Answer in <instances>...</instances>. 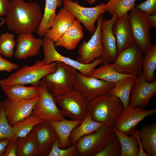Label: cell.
Wrapping results in <instances>:
<instances>
[{
    "label": "cell",
    "instance_id": "obj_17",
    "mask_svg": "<svg viewBox=\"0 0 156 156\" xmlns=\"http://www.w3.org/2000/svg\"><path fill=\"white\" fill-rule=\"evenodd\" d=\"M116 17L113 16L109 20H103L101 25V42L103 52L102 63L114 62L118 55L116 39L113 32V24Z\"/></svg>",
    "mask_w": 156,
    "mask_h": 156
},
{
    "label": "cell",
    "instance_id": "obj_39",
    "mask_svg": "<svg viewBox=\"0 0 156 156\" xmlns=\"http://www.w3.org/2000/svg\"><path fill=\"white\" fill-rule=\"evenodd\" d=\"M134 7L148 15L156 14V0H146Z\"/></svg>",
    "mask_w": 156,
    "mask_h": 156
},
{
    "label": "cell",
    "instance_id": "obj_11",
    "mask_svg": "<svg viewBox=\"0 0 156 156\" xmlns=\"http://www.w3.org/2000/svg\"><path fill=\"white\" fill-rule=\"evenodd\" d=\"M105 5L101 3L94 7H86L81 5L76 1L64 0L63 2V7L72 13L91 34L95 31V23L97 19L105 12Z\"/></svg>",
    "mask_w": 156,
    "mask_h": 156
},
{
    "label": "cell",
    "instance_id": "obj_21",
    "mask_svg": "<svg viewBox=\"0 0 156 156\" xmlns=\"http://www.w3.org/2000/svg\"><path fill=\"white\" fill-rule=\"evenodd\" d=\"M75 20L72 13L63 7L61 8L45 36L54 42H57L71 27Z\"/></svg>",
    "mask_w": 156,
    "mask_h": 156
},
{
    "label": "cell",
    "instance_id": "obj_37",
    "mask_svg": "<svg viewBox=\"0 0 156 156\" xmlns=\"http://www.w3.org/2000/svg\"><path fill=\"white\" fill-rule=\"evenodd\" d=\"M121 147L116 136L111 140L106 146L94 156H120Z\"/></svg>",
    "mask_w": 156,
    "mask_h": 156
},
{
    "label": "cell",
    "instance_id": "obj_41",
    "mask_svg": "<svg viewBox=\"0 0 156 156\" xmlns=\"http://www.w3.org/2000/svg\"><path fill=\"white\" fill-rule=\"evenodd\" d=\"M15 137L10 140L6 146L3 156H17L16 153V144Z\"/></svg>",
    "mask_w": 156,
    "mask_h": 156
},
{
    "label": "cell",
    "instance_id": "obj_13",
    "mask_svg": "<svg viewBox=\"0 0 156 156\" xmlns=\"http://www.w3.org/2000/svg\"><path fill=\"white\" fill-rule=\"evenodd\" d=\"M103 15H101L97 20L95 32L89 41H83L79 46L77 60L86 64L93 62L97 58H101L103 52L101 42V25Z\"/></svg>",
    "mask_w": 156,
    "mask_h": 156
},
{
    "label": "cell",
    "instance_id": "obj_8",
    "mask_svg": "<svg viewBox=\"0 0 156 156\" xmlns=\"http://www.w3.org/2000/svg\"><path fill=\"white\" fill-rule=\"evenodd\" d=\"M40 98L35 105L32 114L49 122L60 121L65 118L62 110L57 107L54 97L42 79L38 84Z\"/></svg>",
    "mask_w": 156,
    "mask_h": 156
},
{
    "label": "cell",
    "instance_id": "obj_31",
    "mask_svg": "<svg viewBox=\"0 0 156 156\" xmlns=\"http://www.w3.org/2000/svg\"><path fill=\"white\" fill-rule=\"evenodd\" d=\"M112 128L120 143V156H137L139 148L135 138L132 135L128 136L118 131L114 126Z\"/></svg>",
    "mask_w": 156,
    "mask_h": 156
},
{
    "label": "cell",
    "instance_id": "obj_27",
    "mask_svg": "<svg viewBox=\"0 0 156 156\" xmlns=\"http://www.w3.org/2000/svg\"><path fill=\"white\" fill-rule=\"evenodd\" d=\"M103 125V123L93 120L87 114L80 124L72 131L69 138L71 145H75L80 138L97 131Z\"/></svg>",
    "mask_w": 156,
    "mask_h": 156
},
{
    "label": "cell",
    "instance_id": "obj_2",
    "mask_svg": "<svg viewBox=\"0 0 156 156\" xmlns=\"http://www.w3.org/2000/svg\"><path fill=\"white\" fill-rule=\"evenodd\" d=\"M123 110L120 99L107 93L89 101L86 113L93 120L112 127Z\"/></svg>",
    "mask_w": 156,
    "mask_h": 156
},
{
    "label": "cell",
    "instance_id": "obj_14",
    "mask_svg": "<svg viewBox=\"0 0 156 156\" xmlns=\"http://www.w3.org/2000/svg\"><path fill=\"white\" fill-rule=\"evenodd\" d=\"M156 113L155 109H148L129 105L121 113L114 127L118 131L128 135H130L140 122Z\"/></svg>",
    "mask_w": 156,
    "mask_h": 156
},
{
    "label": "cell",
    "instance_id": "obj_47",
    "mask_svg": "<svg viewBox=\"0 0 156 156\" xmlns=\"http://www.w3.org/2000/svg\"><path fill=\"white\" fill-rule=\"evenodd\" d=\"M5 23V20L4 18H2L0 22V27Z\"/></svg>",
    "mask_w": 156,
    "mask_h": 156
},
{
    "label": "cell",
    "instance_id": "obj_7",
    "mask_svg": "<svg viewBox=\"0 0 156 156\" xmlns=\"http://www.w3.org/2000/svg\"><path fill=\"white\" fill-rule=\"evenodd\" d=\"M54 99L61 107L64 116L72 120H82L87 114L88 101L82 93L74 88Z\"/></svg>",
    "mask_w": 156,
    "mask_h": 156
},
{
    "label": "cell",
    "instance_id": "obj_4",
    "mask_svg": "<svg viewBox=\"0 0 156 156\" xmlns=\"http://www.w3.org/2000/svg\"><path fill=\"white\" fill-rule=\"evenodd\" d=\"M77 72L73 67L57 62L55 71L45 75L42 79L50 93L55 97L73 88L75 75Z\"/></svg>",
    "mask_w": 156,
    "mask_h": 156
},
{
    "label": "cell",
    "instance_id": "obj_9",
    "mask_svg": "<svg viewBox=\"0 0 156 156\" xmlns=\"http://www.w3.org/2000/svg\"><path fill=\"white\" fill-rule=\"evenodd\" d=\"M42 47L43 48L44 57L42 61L47 64L57 62H63L76 69L83 75L89 76L92 70L99 64L102 63L101 58H97L93 62L86 64H82L77 60L60 54L56 50L54 42L49 38L43 37Z\"/></svg>",
    "mask_w": 156,
    "mask_h": 156
},
{
    "label": "cell",
    "instance_id": "obj_12",
    "mask_svg": "<svg viewBox=\"0 0 156 156\" xmlns=\"http://www.w3.org/2000/svg\"><path fill=\"white\" fill-rule=\"evenodd\" d=\"M115 84L116 83L85 76L77 72L75 75L73 88L82 93L88 101L95 97L107 93Z\"/></svg>",
    "mask_w": 156,
    "mask_h": 156
},
{
    "label": "cell",
    "instance_id": "obj_30",
    "mask_svg": "<svg viewBox=\"0 0 156 156\" xmlns=\"http://www.w3.org/2000/svg\"><path fill=\"white\" fill-rule=\"evenodd\" d=\"M17 156H37L35 133L33 129L24 137L16 140Z\"/></svg>",
    "mask_w": 156,
    "mask_h": 156
},
{
    "label": "cell",
    "instance_id": "obj_26",
    "mask_svg": "<svg viewBox=\"0 0 156 156\" xmlns=\"http://www.w3.org/2000/svg\"><path fill=\"white\" fill-rule=\"evenodd\" d=\"M139 134L144 150L149 156H156V123L144 125Z\"/></svg>",
    "mask_w": 156,
    "mask_h": 156
},
{
    "label": "cell",
    "instance_id": "obj_6",
    "mask_svg": "<svg viewBox=\"0 0 156 156\" xmlns=\"http://www.w3.org/2000/svg\"><path fill=\"white\" fill-rule=\"evenodd\" d=\"M131 34L134 44L145 54L151 48V27L147 20V15L134 7L128 13Z\"/></svg>",
    "mask_w": 156,
    "mask_h": 156
},
{
    "label": "cell",
    "instance_id": "obj_42",
    "mask_svg": "<svg viewBox=\"0 0 156 156\" xmlns=\"http://www.w3.org/2000/svg\"><path fill=\"white\" fill-rule=\"evenodd\" d=\"M130 135L134 136L137 140L139 148V151L137 156H149V155L142 148L141 141L139 137V130L138 129H135L131 134Z\"/></svg>",
    "mask_w": 156,
    "mask_h": 156
},
{
    "label": "cell",
    "instance_id": "obj_22",
    "mask_svg": "<svg viewBox=\"0 0 156 156\" xmlns=\"http://www.w3.org/2000/svg\"><path fill=\"white\" fill-rule=\"evenodd\" d=\"M82 120H68L65 118L57 121L49 122L56 132L59 140V146L64 149L70 146V135L74 129L79 125Z\"/></svg>",
    "mask_w": 156,
    "mask_h": 156
},
{
    "label": "cell",
    "instance_id": "obj_34",
    "mask_svg": "<svg viewBox=\"0 0 156 156\" xmlns=\"http://www.w3.org/2000/svg\"><path fill=\"white\" fill-rule=\"evenodd\" d=\"M43 120L31 114L12 127L15 136L17 138L25 136Z\"/></svg>",
    "mask_w": 156,
    "mask_h": 156
},
{
    "label": "cell",
    "instance_id": "obj_36",
    "mask_svg": "<svg viewBox=\"0 0 156 156\" xmlns=\"http://www.w3.org/2000/svg\"><path fill=\"white\" fill-rule=\"evenodd\" d=\"M15 137L12 127L6 117L4 101H0V140L4 139L11 140Z\"/></svg>",
    "mask_w": 156,
    "mask_h": 156
},
{
    "label": "cell",
    "instance_id": "obj_20",
    "mask_svg": "<svg viewBox=\"0 0 156 156\" xmlns=\"http://www.w3.org/2000/svg\"><path fill=\"white\" fill-rule=\"evenodd\" d=\"M112 30L116 39L118 55L135 44L127 14L116 19L113 25Z\"/></svg>",
    "mask_w": 156,
    "mask_h": 156
},
{
    "label": "cell",
    "instance_id": "obj_28",
    "mask_svg": "<svg viewBox=\"0 0 156 156\" xmlns=\"http://www.w3.org/2000/svg\"><path fill=\"white\" fill-rule=\"evenodd\" d=\"M136 77L127 78L117 82L108 92L120 99L122 103L123 110L129 106L130 96Z\"/></svg>",
    "mask_w": 156,
    "mask_h": 156
},
{
    "label": "cell",
    "instance_id": "obj_33",
    "mask_svg": "<svg viewBox=\"0 0 156 156\" xmlns=\"http://www.w3.org/2000/svg\"><path fill=\"white\" fill-rule=\"evenodd\" d=\"M136 0H109L105 4V11L117 18L127 14L134 7Z\"/></svg>",
    "mask_w": 156,
    "mask_h": 156
},
{
    "label": "cell",
    "instance_id": "obj_23",
    "mask_svg": "<svg viewBox=\"0 0 156 156\" xmlns=\"http://www.w3.org/2000/svg\"><path fill=\"white\" fill-rule=\"evenodd\" d=\"M84 36L83 27L80 22L75 19L71 27L54 42V45L55 47H62L72 50L77 47Z\"/></svg>",
    "mask_w": 156,
    "mask_h": 156
},
{
    "label": "cell",
    "instance_id": "obj_10",
    "mask_svg": "<svg viewBox=\"0 0 156 156\" xmlns=\"http://www.w3.org/2000/svg\"><path fill=\"white\" fill-rule=\"evenodd\" d=\"M143 54L140 47L134 44L118 55L113 63L114 68L120 73L137 77L142 71Z\"/></svg>",
    "mask_w": 156,
    "mask_h": 156
},
{
    "label": "cell",
    "instance_id": "obj_38",
    "mask_svg": "<svg viewBox=\"0 0 156 156\" xmlns=\"http://www.w3.org/2000/svg\"><path fill=\"white\" fill-rule=\"evenodd\" d=\"M77 155V150L75 145H71L66 149H61L59 146L58 138L53 143L48 156H76Z\"/></svg>",
    "mask_w": 156,
    "mask_h": 156
},
{
    "label": "cell",
    "instance_id": "obj_1",
    "mask_svg": "<svg viewBox=\"0 0 156 156\" xmlns=\"http://www.w3.org/2000/svg\"><path fill=\"white\" fill-rule=\"evenodd\" d=\"M42 16L40 6L36 2L10 0L5 19L8 29L15 34H32L39 27Z\"/></svg>",
    "mask_w": 156,
    "mask_h": 156
},
{
    "label": "cell",
    "instance_id": "obj_15",
    "mask_svg": "<svg viewBox=\"0 0 156 156\" xmlns=\"http://www.w3.org/2000/svg\"><path fill=\"white\" fill-rule=\"evenodd\" d=\"M156 93V81L147 82L142 73L137 76L132 89L129 105L144 108Z\"/></svg>",
    "mask_w": 156,
    "mask_h": 156
},
{
    "label": "cell",
    "instance_id": "obj_24",
    "mask_svg": "<svg viewBox=\"0 0 156 156\" xmlns=\"http://www.w3.org/2000/svg\"><path fill=\"white\" fill-rule=\"evenodd\" d=\"M1 87L7 98L11 100H27L40 97L38 84L30 87L19 84Z\"/></svg>",
    "mask_w": 156,
    "mask_h": 156
},
{
    "label": "cell",
    "instance_id": "obj_29",
    "mask_svg": "<svg viewBox=\"0 0 156 156\" xmlns=\"http://www.w3.org/2000/svg\"><path fill=\"white\" fill-rule=\"evenodd\" d=\"M59 3V0H45V6L42 18L36 31L40 36H45L51 27L56 17V9Z\"/></svg>",
    "mask_w": 156,
    "mask_h": 156
},
{
    "label": "cell",
    "instance_id": "obj_35",
    "mask_svg": "<svg viewBox=\"0 0 156 156\" xmlns=\"http://www.w3.org/2000/svg\"><path fill=\"white\" fill-rule=\"evenodd\" d=\"M16 45V40L13 34L6 32L0 36V53L4 57H12Z\"/></svg>",
    "mask_w": 156,
    "mask_h": 156
},
{
    "label": "cell",
    "instance_id": "obj_3",
    "mask_svg": "<svg viewBox=\"0 0 156 156\" xmlns=\"http://www.w3.org/2000/svg\"><path fill=\"white\" fill-rule=\"evenodd\" d=\"M56 63L47 64L42 60H38L32 65H24L7 78L0 80V86L29 84L37 86L44 76L55 71Z\"/></svg>",
    "mask_w": 156,
    "mask_h": 156
},
{
    "label": "cell",
    "instance_id": "obj_25",
    "mask_svg": "<svg viewBox=\"0 0 156 156\" xmlns=\"http://www.w3.org/2000/svg\"><path fill=\"white\" fill-rule=\"evenodd\" d=\"M103 64L98 68H94L89 76L114 83L127 78L136 77L133 75L118 72L114 69L113 63Z\"/></svg>",
    "mask_w": 156,
    "mask_h": 156
},
{
    "label": "cell",
    "instance_id": "obj_32",
    "mask_svg": "<svg viewBox=\"0 0 156 156\" xmlns=\"http://www.w3.org/2000/svg\"><path fill=\"white\" fill-rule=\"evenodd\" d=\"M142 62V73L146 81L151 82L155 80V71L156 68V45H152L146 54Z\"/></svg>",
    "mask_w": 156,
    "mask_h": 156
},
{
    "label": "cell",
    "instance_id": "obj_46",
    "mask_svg": "<svg viewBox=\"0 0 156 156\" xmlns=\"http://www.w3.org/2000/svg\"><path fill=\"white\" fill-rule=\"evenodd\" d=\"M89 4L92 5L95 4L96 1L97 0H85Z\"/></svg>",
    "mask_w": 156,
    "mask_h": 156
},
{
    "label": "cell",
    "instance_id": "obj_5",
    "mask_svg": "<svg viewBox=\"0 0 156 156\" xmlns=\"http://www.w3.org/2000/svg\"><path fill=\"white\" fill-rule=\"evenodd\" d=\"M116 136L112 127H107L103 125L97 131L78 140L75 144L77 156H94Z\"/></svg>",
    "mask_w": 156,
    "mask_h": 156
},
{
    "label": "cell",
    "instance_id": "obj_16",
    "mask_svg": "<svg viewBox=\"0 0 156 156\" xmlns=\"http://www.w3.org/2000/svg\"><path fill=\"white\" fill-rule=\"evenodd\" d=\"M40 97L31 100H4L5 112L8 122L12 127L31 114L33 107Z\"/></svg>",
    "mask_w": 156,
    "mask_h": 156
},
{
    "label": "cell",
    "instance_id": "obj_18",
    "mask_svg": "<svg viewBox=\"0 0 156 156\" xmlns=\"http://www.w3.org/2000/svg\"><path fill=\"white\" fill-rule=\"evenodd\" d=\"M37 156H48L54 141L58 138L48 121L44 120L33 128Z\"/></svg>",
    "mask_w": 156,
    "mask_h": 156
},
{
    "label": "cell",
    "instance_id": "obj_45",
    "mask_svg": "<svg viewBox=\"0 0 156 156\" xmlns=\"http://www.w3.org/2000/svg\"><path fill=\"white\" fill-rule=\"evenodd\" d=\"M147 20L151 27H156V14L147 15Z\"/></svg>",
    "mask_w": 156,
    "mask_h": 156
},
{
    "label": "cell",
    "instance_id": "obj_43",
    "mask_svg": "<svg viewBox=\"0 0 156 156\" xmlns=\"http://www.w3.org/2000/svg\"><path fill=\"white\" fill-rule=\"evenodd\" d=\"M10 0H0V18L6 16L10 4Z\"/></svg>",
    "mask_w": 156,
    "mask_h": 156
},
{
    "label": "cell",
    "instance_id": "obj_40",
    "mask_svg": "<svg viewBox=\"0 0 156 156\" xmlns=\"http://www.w3.org/2000/svg\"><path fill=\"white\" fill-rule=\"evenodd\" d=\"M18 66L3 58L0 53V72H11L13 70L18 69Z\"/></svg>",
    "mask_w": 156,
    "mask_h": 156
},
{
    "label": "cell",
    "instance_id": "obj_19",
    "mask_svg": "<svg viewBox=\"0 0 156 156\" xmlns=\"http://www.w3.org/2000/svg\"><path fill=\"white\" fill-rule=\"evenodd\" d=\"M16 40L15 57L18 59H25L36 55L39 53L42 43L41 38H36L32 34L18 35Z\"/></svg>",
    "mask_w": 156,
    "mask_h": 156
},
{
    "label": "cell",
    "instance_id": "obj_44",
    "mask_svg": "<svg viewBox=\"0 0 156 156\" xmlns=\"http://www.w3.org/2000/svg\"><path fill=\"white\" fill-rule=\"evenodd\" d=\"M10 140L4 139L0 140V156H3L6 146L9 143Z\"/></svg>",
    "mask_w": 156,
    "mask_h": 156
}]
</instances>
